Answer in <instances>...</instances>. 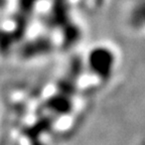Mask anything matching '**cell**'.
I'll list each match as a JSON object with an SVG mask.
<instances>
[{
  "mask_svg": "<svg viewBox=\"0 0 145 145\" xmlns=\"http://www.w3.org/2000/svg\"><path fill=\"white\" fill-rule=\"evenodd\" d=\"M116 54L107 45H96L88 52L86 65L91 74L101 81H108L115 71Z\"/></svg>",
  "mask_w": 145,
  "mask_h": 145,
  "instance_id": "1",
  "label": "cell"
},
{
  "mask_svg": "<svg viewBox=\"0 0 145 145\" xmlns=\"http://www.w3.org/2000/svg\"><path fill=\"white\" fill-rule=\"evenodd\" d=\"M37 1L39 0H19L20 8L24 11H28L37 3Z\"/></svg>",
  "mask_w": 145,
  "mask_h": 145,
  "instance_id": "2",
  "label": "cell"
},
{
  "mask_svg": "<svg viewBox=\"0 0 145 145\" xmlns=\"http://www.w3.org/2000/svg\"><path fill=\"white\" fill-rule=\"evenodd\" d=\"M3 2H4V0H0V7H1V5L3 4Z\"/></svg>",
  "mask_w": 145,
  "mask_h": 145,
  "instance_id": "3",
  "label": "cell"
}]
</instances>
